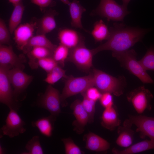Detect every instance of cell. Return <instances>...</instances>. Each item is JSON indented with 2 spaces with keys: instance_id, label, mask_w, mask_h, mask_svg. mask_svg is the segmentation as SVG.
<instances>
[{
  "instance_id": "1",
  "label": "cell",
  "mask_w": 154,
  "mask_h": 154,
  "mask_svg": "<svg viewBox=\"0 0 154 154\" xmlns=\"http://www.w3.org/2000/svg\"><path fill=\"white\" fill-rule=\"evenodd\" d=\"M109 29L110 36L106 42L91 49L94 55L104 50L117 52L128 50L137 42L141 41L150 30L118 23H114Z\"/></svg>"
},
{
  "instance_id": "2",
  "label": "cell",
  "mask_w": 154,
  "mask_h": 154,
  "mask_svg": "<svg viewBox=\"0 0 154 154\" xmlns=\"http://www.w3.org/2000/svg\"><path fill=\"white\" fill-rule=\"evenodd\" d=\"M93 75L94 86L101 92H109L117 96L123 94L126 86L125 78L113 76L98 69L94 68Z\"/></svg>"
},
{
  "instance_id": "3",
  "label": "cell",
  "mask_w": 154,
  "mask_h": 154,
  "mask_svg": "<svg viewBox=\"0 0 154 154\" xmlns=\"http://www.w3.org/2000/svg\"><path fill=\"white\" fill-rule=\"evenodd\" d=\"M137 55L133 49L122 52H112V56L116 58L121 66L137 77L142 82L153 84V80L139 61L137 60Z\"/></svg>"
},
{
  "instance_id": "4",
  "label": "cell",
  "mask_w": 154,
  "mask_h": 154,
  "mask_svg": "<svg viewBox=\"0 0 154 154\" xmlns=\"http://www.w3.org/2000/svg\"><path fill=\"white\" fill-rule=\"evenodd\" d=\"M64 86L60 94L61 105H67L66 99L71 96L85 92L89 88L94 86L92 72L89 75L82 77H74L72 76L66 78Z\"/></svg>"
},
{
  "instance_id": "5",
  "label": "cell",
  "mask_w": 154,
  "mask_h": 154,
  "mask_svg": "<svg viewBox=\"0 0 154 154\" xmlns=\"http://www.w3.org/2000/svg\"><path fill=\"white\" fill-rule=\"evenodd\" d=\"M129 13L127 8L119 5L114 0H100L97 7L91 13L93 15L106 18L108 21L123 22Z\"/></svg>"
},
{
  "instance_id": "6",
  "label": "cell",
  "mask_w": 154,
  "mask_h": 154,
  "mask_svg": "<svg viewBox=\"0 0 154 154\" xmlns=\"http://www.w3.org/2000/svg\"><path fill=\"white\" fill-rule=\"evenodd\" d=\"M94 55L92 50L85 46L83 41L76 47L70 49L66 61L72 62L83 71L88 72L93 66Z\"/></svg>"
},
{
  "instance_id": "7",
  "label": "cell",
  "mask_w": 154,
  "mask_h": 154,
  "mask_svg": "<svg viewBox=\"0 0 154 154\" xmlns=\"http://www.w3.org/2000/svg\"><path fill=\"white\" fill-rule=\"evenodd\" d=\"M127 98L139 114L142 113L146 110L151 109L150 103L153 96L144 86H140L130 92L127 94Z\"/></svg>"
},
{
  "instance_id": "8",
  "label": "cell",
  "mask_w": 154,
  "mask_h": 154,
  "mask_svg": "<svg viewBox=\"0 0 154 154\" xmlns=\"http://www.w3.org/2000/svg\"><path fill=\"white\" fill-rule=\"evenodd\" d=\"M12 68L9 65L0 64V102L9 109L17 110L19 107L14 102L16 101L7 75L8 71Z\"/></svg>"
},
{
  "instance_id": "9",
  "label": "cell",
  "mask_w": 154,
  "mask_h": 154,
  "mask_svg": "<svg viewBox=\"0 0 154 154\" xmlns=\"http://www.w3.org/2000/svg\"><path fill=\"white\" fill-rule=\"evenodd\" d=\"M40 107L48 110L51 115L56 117L61 112L60 94L57 89L49 84L38 102Z\"/></svg>"
},
{
  "instance_id": "10",
  "label": "cell",
  "mask_w": 154,
  "mask_h": 154,
  "mask_svg": "<svg viewBox=\"0 0 154 154\" xmlns=\"http://www.w3.org/2000/svg\"><path fill=\"white\" fill-rule=\"evenodd\" d=\"M17 68H12L9 70L8 76L14 90L13 95L15 101L17 102L20 95L24 92L33 79V77Z\"/></svg>"
},
{
  "instance_id": "11",
  "label": "cell",
  "mask_w": 154,
  "mask_h": 154,
  "mask_svg": "<svg viewBox=\"0 0 154 154\" xmlns=\"http://www.w3.org/2000/svg\"><path fill=\"white\" fill-rule=\"evenodd\" d=\"M10 111L5 120V124L1 128L3 135H6L10 138L24 133L26 129L24 127L25 122L17 113V110L10 108Z\"/></svg>"
},
{
  "instance_id": "12",
  "label": "cell",
  "mask_w": 154,
  "mask_h": 154,
  "mask_svg": "<svg viewBox=\"0 0 154 154\" xmlns=\"http://www.w3.org/2000/svg\"><path fill=\"white\" fill-rule=\"evenodd\" d=\"M128 119L137 128L136 131L139 133L142 139L147 136L154 141V117L139 115H129Z\"/></svg>"
},
{
  "instance_id": "13",
  "label": "cell",
  "mask_w": 154,
  "mask_h": 154,
  "mask_svg": "<svg viewBox=\"0 0 154 154\" xmlns=\"http://www.w3.org/2000/svg\"><path fill=\"white\" fill-rule=\"evenodd\" d=\"M37 25V21L26 23L19 25L15 30L14 39L19 50H24L33 36Z\"/></svg>"
},
{
  "instance_id": "14",
  "label": "cell",
  "mask_w": 154,
  "mask_h": 154,
  "mask_svg": "<svg viewBox=\"0 0 154 154\" xmlns=\"http://www.w3.org/2000/svg\"><path fill=\"white\" fill-rule=\"evenodd\" d=\"M25 58L21 55L18 56L13 51L11 45H0V64L9 65L12 68H19L23 70L25 68L23 63Z\"/></svg>"
},
{
  "instance_id": "15",
  "label": "cell",
  "mask_w": 154,
  "mask_h": 154,
  "mask_svg": "<svg viewBox=\"0 0 154 154\" xmlns=\"http://www.w3.org/2000/svg\"><path fill=\"white\" fill-rule=\"evenodd\" d=\"M70 108L76 119L73 123L74 129L78 134L82 133L89 122L88 115L83 106L82 101L79 100H74L71 104Z\"/></svg>"
},
{
  "instance_id": "16",
  "label": "cell",
  "mask_w": 154,
  "mask_h": 154,
  "mask_svg": "<svg viewBox=\"0 0 154 154\" xmlns=\"http://www.w3.org/2000/svg\"><path fill=\"white\" fill-rule=\"evenodd\" d=\"M58 14L55 10L50 9L37 21V35H44L50 32L56 27L55 16Z\"/></svg>"
},
{
  "instance_id": "17",
  "label": "cell",
  "mask_w": 154,
  "mask_h": 154,
  "mask_svg": "<svg viewBox=\"0 0 154 154\" xmlns=\"http://www.w3.org/2000/svg\"><path fill=\"white\" fill-rule=\"evenodd\" d=\"M132 125L128 119L124 121L122 126L118 127V136L116 142L118 146L126 148L131 145L135 133L131 129Z\"/></svg>"
},
{
  "instance_id": "18",
  "label": "cell",
  "mask_w": 154,
  "mask_h": 154,
  "mask_svg": "<svg viewBox=\"0 0 154 154\" xmlns=\"http://www.w3.org/2000/svg\"><path fill=\"white\" fill-rule=\"evenodd\" d=\"M58 38L61 44L69 49L72 48L84 41L83 38L76 31L69 28L60 30Z\"/></svg>"
},
{
  "instance_id": "19",
  "label": "cell",
  "mask_w": 154,
  "mask_h": 154,
  "mask_svg": "<svg viewBox=\"0 0 154 154\" xmlns=\"http://www.w3.org/2000/svg\"><path fill=\"white\" fill-rule=\"evenodd\" d=\"M86 148L89 150L104 151L110 148V144L109 142L93 133L89 132L86 134Z\"/></svg>"
},
{
  "instance_id": "20",
  "label": "cell",
  "mask_w": 154,
  "mask_h": 154,
  "mask_svg": "<svg viewBox=\"0 0 154 154\" xmlns=\"http://www.w3.org/2000/svg\"><path fill=\"white\" fill-rule=\"evenodd\" d=\"M121 123L117 113L113 106L105 109L101 117V124L103 127L112 131L120 126Z\"/></svg>"
},
{
  "instance_id": "21",
  "label": "cell",
  "mask_w": 154,
  "mask_h": 154,
  "mask_svg": "<svg viewBox=\"0 0 154 154\" xmlns=\"http://www.w3.org/2000/svg\"><path fill=\"white\" fill-rule=\"evenodd\" d=\"M71 18V25L72 27L87 31L83 28L81 21L82 15L86 9L77 0H73L68 5Z\"/></svg>"
},
{
  "instance_id": "22",
  "label": "cell",
  "mask_w": 154,
  "mask_h": 154,
  "mask_svg": "<svg viewBox=\"0 0 154 154\" xmlns=\"http://www.w3.org/2000/svg\"><path fill=\"white\" fill-rule=\"evenodd\" d=\"M154 149V141L145 140L139 142L125 149L119 150L114 148L112 153L114 154H133Z\"/></svg>"
},
{
  "instance_id": "23",
  "label": "cell",
  "mask_w": 154,
  "mask_h": 154,
  "mask_svg": "<svg viewBox=\"0 0 154 154\" xmlns=\"http://www.w3.org/2000/svg\"><path fill=\"white\" fill-rule=\"evenodd\" d=\"M56 118L50 115L33 121L31 125L33 127H37L41 134L47 137H50L52 135Z\"/></svg>"
},
{
  "instance_id": "24",
  "label": "cell",
  "mask_w": 154,
  "mask_h": 154,
  "mask_svg": "<svg viewBox=\"0 0 154 154\" xmlns=\"http://www.w3.org/2000/svg\"><path fill=\"white\" fill-rule=\"evenodd\" d=\"M53 51L45 47L36 46L33 47L27 53L29 58V64L33 68L38 67L37 62L38 60L47 57H52Z\"/></svg>"
},
{
  "instance_id": "25",
  "label": "cell",
  "mask_w": 154,
  "mask_h": 154,
  "mask_svg": "<svg viewBox=\"0 0 154 154\" xmlns=\"http://www.w3.org/2000/svg\"><path fill=\"white\" fill-rule=\"evenodd\" d=\"M41 46L47 48L54 52L57 46L53 44L44 35H37L33 36L23 51L28 53L34 47Z\"/></svg>"
},
{
  "instance_id": "26",
  "label": "cell",
  "mask_w": 154,
  "mask_h": 154,
  "mask_svg": "<svg viewBox=\"0 0 154 154\" xmlns=\"http://www.w3.org/2000/svg\"><path fill=\"white\" fill-rule=\"evenodd\" d=\"M14 6L9 22V29L11 34L14 33L21 23L25 9L22 1Z\"/></svg>"
},
{
  "instance_id": "27",
  "label": "cell",
  "mask_w": 154,
  "mask_h": 154,
  "mask_svg": "<svg viewBox=\"0 0 154 154\" xmlns=\"http://www.w3.org/2000/svg\"><path fill=\"white\" fill-rule=\"evenodd\" d=\"M91 34L96 42L107 40L110 36L109 29L102 20L96 22L94 24Z\"/></svg>"
},
{
  "instance_id": "28",
  "label": "cell",
  "mask_w": 154,
  "mask_h": 154,
  "mask_svg": "<svg viewBox=\"0 0 154 154\" xmlns=\"http://www.w3.org/2000/svg\"><path fill=\"white\" fill-rule=\"evenodd\" d=\"M69 50L66 46L60 44L54 51L52 57L58 65L63 67L68 57Z\"/></svg>"
},
{
  "instance_id": "29",
  "label": "cell",
  "mask_w": 154,
  "mask_h": 154,
  "mask_svg": "<svg viewBox=\"0 0 154 154\" xmlns=\"http://www.w3.org/2000/svg\"><path fill=\"white\" fill-rule=\"evenodd\" d=\"M68 76L66 74L65 71L60 66H58L47 73L46 77L44 80L52 85L54 84L61 78H66Z\"/></svg>"
},
{
  "instance_id": "30",
  "label": "cell",
  "mask_w": 154,
  "mask_h": 154,
  "mask_svg": "<svg viewBox=\"0 0 154 154\" xmlns=\"http://www.w3.org/2000/svg\"><path fill=\"white\" fill-rule=\"evenodd\" d=\"M39 136L36 135L33 136L27 143L25 149L27 152L23 154H43L44 152L40 141Z\"/></svg>"
},
{
  "instance_id": "31",
  "label": "cell",
  "mask_w": 154,
  "mask_h": 154,
  "mask_svg": "<svg viewBox=\"0 0 154 154\" xmlns=\"http://www.w3.org/2000/svg\"><path fill=\"white\" fill-rule=\"evenodd\" d=\"M139 61L146 71H154V47L151 46Z\"/></svg>"
},
{
  "instance_id": "32",
  "label": "cell",
  "mask_w": 154,
  "mask_h": 154,
  "mask_svg": "<svg viewBox=\"0 0 154 154\" xmlns=\"http://www.w3.org/2000/svg\"><path fill=\"white\" fill-rule=\"evenodd\" d=\"M82 95L83 97L82 105L89 116L88 123H92L94 120L96 102L89 99L84 95Z\"/></svg>"
},
{
  "instance_id": "33",
  "label": "cell",
  "mask_w": 154,
  "mask_h": 154,
  "mask_svg": "<svg viewBox=\"0 0 154 154\" xmlns=\"http://www.w3.org/2000/svg\"><path fill=\"white\" fill-rule=\"evenodd\" d=\"M61 140L64 146L66 154H82L83 152L80 148L76 145L70 137L62 138Z\"/></svg>"
},
{
  "instance_id": "34",
  "label": "cell",
  "mask_w": 154,
  "mask_h": 154,
  "mask_svg": "<svg viewBox=\"0 0 154 154\" xmlns=\"http://www.w3.org/2000/svg\"><path fill=\"white\" fill-rule=\"evenodd\" d=\"M37 64L38 66L40 67L47 73L51 71L56 66H59L52 57L40 59L38 60Z\"/></svg>"
},
{
  "instance_id": "35",
  "label": "cell",
  "mask_w": 154,
  "mask_h": 154,
  "mask_svg": "<svg viewBox=\"0 0 154 154\" xmlns=\"http://www.w3.org/2000/svg\"><path fill=\"white\" fill-rule=\"evenodd\" d=\"M10 33L4 20L0 19V44H9L10 42Z\"/></svg>"
},
{
  "instance_id": "36",
  "label": "cell",
  "mask_w": 154,
  "mask_h": 154,
  "mask_svg": "<svg viewBox=\"0 0 154 154\" xmlns=\"http://www.w3.org/2000/svg\"><path fill=\"white\" fill-rule=\"evenodd\" d=\"M81 94L84 95L89 99L96 102L99 100L102 93L96 87L93 86L89 88Z\"/></svg>"
},
{
  "instance_id": "37",
  "label": "cell",
  "mask_w": 154,
  "mask_h": 154,
  "mask_svg": "<svg viewBox=\"0 0 154 154\" xmlns=\"http://www.w3.org/2000/svg\"><path fill=\"white\" fill-rule=\"evenodd\" d=\"M112 94L109 92L102 93L99 100L101 104L105 109L113 106V98Z\"/></svg>"
},
{
  "instance_id": "38",
  "label": "cell",
  "mask_w": 154,
  "mask_h": 154,
  "mask_svg": "<svg viewBox=\"0 0 154 154\" xmlns=\"http://www.w3.org/2000/svg\"><path fill=\"white\" fill-rule=\"evenodd\" d=\"M33 3L40 8H45L54 6L55 3L53 0H31Z\"/></svg>"
},
{
  "instance_id": "39",
  "label": "cell",
  "mask_w": 154,
  "mask_h": 154,
  "mask_svg": "<svg viewBox=\"0 0 154 154\" xmlns=\"http://www.w3.org/2000/svg\"><path fill=\"white\" fill-rule=\"evenodd\" d=\"M8 1L14 6L21 1L22 0H8Z\"/></svg>"
},
{
  "instance_id": "40",
  "label": "cell",
  "mask_w": 154,
  "mask_h": 154,
  "mask_svg": "<svg viewBox=\"0 0 154 154\" xmlns=\"http://www.w3.org/2000/svg\"><path fill=\"white\" fill-rule=\"evenodd\" d=\"M131 0H122V5L125 7L127 8L128 3Z\"/></svg>"
},
{
  "instance_id": "41",
  "label": "cell",
  "mask_w": 154,
  "mask_h": 154,
  "mask_svg": "<svg viewBox=\"0 0 154 154\" xmlns=\"http://www.w3.org/2000/svg\"><path fill=\"white\" fill-rule=\"evenodd\" d=\"M62 3L65 4L69 5L70 3V2L69 0H60Z\"/></svg>"
},
{
  "instance_id": "42",
  "label": "cell",
  "mask_w": 154,
  "mask_h": 154,
  "mask_svg": "<svg viewBox=\"0 0 154 154\" xmlns=\"http://www.w3.org/2000/svg\"><path fill=\"white\" fill-rule=\"evenodd\" d=\"M4 153V150L3 148L1 146H0V154H3Z\"/></svg>"
}]
</instances>
